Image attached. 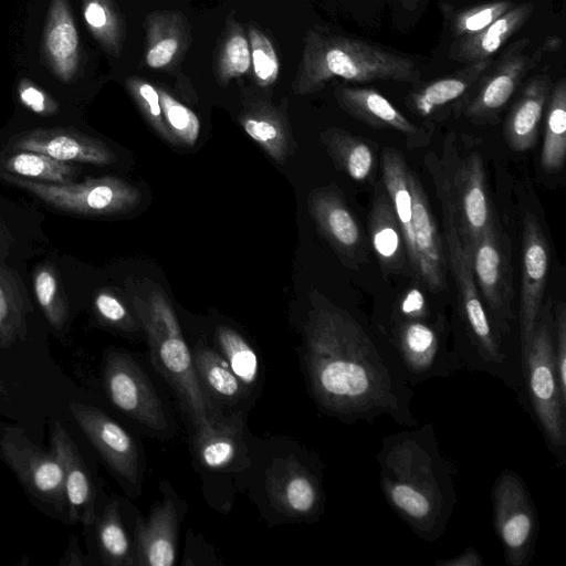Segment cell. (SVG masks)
Wrapping results in <instances>:
<instances>
[{
	"label": "cell",
	"mask_w": 566,
	"mask_h": 566,
	"mask_svg": "<svg viewBox=\"0 0 566 566\" xmlns=\"http://www.w3.org/2000/svg\"><path fill=\"white\" fill-rule=\"evenodd\" d=\"M303 361L311 394L327 416L347 424L389 417L418 426L412 387L387 343L349 310L311 292Z\"/></svg>",
	"instance_id": "obj_1"
},
{
	"label": "cell",
	"mask_w": 566,
	"mask_h": 566,
	"mask_svg": "<svg viewBox=\"0 0 566 566\" xmlns=\"http://www.w3.org/2000/svg\"><path fill=\"white\" fill-rule=\"evenodd\" d=\"M376 459L388 505L420 539L438 541L458 496L455 470L439 448L433 423L384 437Z\"/></svg>",
	"instance_id": "obj_2"
},
{
	"label": "cell",
	"mask_w": 566,
	"mask_h": 566,
	"mask_svg": "<svg viewBox=\"0 0 566 566\" xmlns=\"http://www.w3.org/2000/svg\"><path fill=\"white\" fill-rule=\"evenodd\" d=\"M443 213L448 266L457 286V329L453 352L462 369L488 374L524 398L520 338L502 332L489 315L474 281L469 254L463 250L450 217Z\"/></svg>",
	"instance_id": "obj_3"
},
{
	"label": "cell",
	"mask_w": 566,
	"mask_h": 566,
	"mask_svg": "<svg viewBox=\"0 0 566 566\" xmlns=\"http://www.w3.org/2000/svg\"><path fill=\"white\" fill-rule=\"evenodd\" d=\"M366 83H417V63L374 43L311 29L304 35L302 56L291 88L295 95L319 92L333 78Z\"/></svg>",
	"instance_id": "obj_4"
},
{
	"label": "cell",
	"mask_w": 566,
	"mask_h": 566,
	"mask_svg": "<svg viewBox=\"0 0 566 566\" xmlns=\"http://www.w3.org/2000/svg\"><path fill=\"white\" fill-rule=\"evenodd\" d=\"M139 325L144 328L150 350V360L157 371L175 390L195 431L218 417L203 388L177 316L159 287L138 292L127 287Z\"/></svg>",
	"instance_id": "obj_5"
},
{
	"label": "cell",
	"mask_w": 566,
	"mask_h": 566,
	"mask_svg": "<svg viewBox=\"0 0 566 566\" xmlns=\"http://www.w3.org/2000/svg\"><path fill=\"white\" fill-rule=\"evenodd\" d=\"M424 166L432 178L441 211L453 222L463 250L469 254L495 213L491 207L485 169L476 150H463L454 133L444 139L442 154L429 151Z\"/></svg>",
	"instance_id": "obj_6"
},
{
	"label": "cell",
	"mask_w": 566,
	"mask_h": 566,
	"mask_svg": "<svg viewBox=\"0 0 566 566\" xmlns=\"http://www.w3.org/2000/svg\"><path fill=\"white\" fill-rule=\"evenodd\" d=\"M553 298L544 300L534 332L522 350L524 402L558 465L566 463V399L553 350Z\"/></svg>",
	"instance_id": "obj_7"
},
{
	"label": "cell",
	"mask_w": 566,
	"mask_h": 566,
	"mask_svg": "<svg viewBox=\"0 0 566 566\" xmlns=\"http://www.w3.org/2000/svg\"><path fill=\"white\" fill-rule=\"evenodd\" d=\"M0 454L34 505L51 517L69 522L64 474L51 450L35 444L21 428L6 427Z\"/></svg>",
	"instance_id": "obj_8"
},
{
	"label": "cell",
	"mask_w": 566,
	"mask_h": 566,
	"mask_svg": "<svg viewBox=\"0 0 566 566\" xmlns=\"http://www.w3.org/2000/svg\"><path fill=\"white\" fill-rule=\"evenodd\" d=\"M492 523L507 566H527L535 553L538 517L523 478L504 469L491 489Z\"/></svg>",
	"instance_id": "obj_9"
},
{
	"label": "cell",
	"mask_w": 566,
	"mask_h": 566,
	"mask_svg": "<svg viewBox=\"0 0 566 566\" xmlns=\"http://www.w3.org/2000/svg\"><path fill=\"white\" fill-rule=\"evenodd\" d=\"M471 268L483 304L497 327L513 335L512 244L494 213L470 253Z\"/></svg>",
	"instance_id": "obj_10"
},
{
	"label": "cell",
	"mask_w": 566,
	"mask_h": 566,
	"mask_svg": "<svg viewBox=\"0 0 566 566\" xmlns=\"http://www.w3.org/2000/svg\"><path fill=\"white\" fill-rule=\"evenodd\" d=\"M376 332L392 350L411 387L432 378H448L462 369L447 346L444 319L403 322Z\"/></svg>",
	"instance_id": "obj_11"
},
{
	"label": "cell",
	"mask_w": 566,
	"mask_h": 566,
	"mask_svg": "<svg viewBox=\"0 0 566 566\" xmlns=\"http://www.w3.org/2000/svg\"><path fill=\"white\" fill-rule=\"evenodd\" d=\"M0 177L56 209L76 214L120 213L134 209L140 201L139 190L116 177L87 178L69 184L34 181L7 172H0Z\"/></svg>",
	"instance_id": "obj_12"
},
{
	"label": "cell",
	"mask_w": 566,
	"mask_h": 566,
	"mask_svg": "<svg viewBox=\"0 0 566 566\" xmlns=\"http://www.w3.org/2000/svg\"><path fill=\"white\" fill-rule=\"evenodd\" d=\"M103 381L112 403L134 421L164 433L169 423L163 402L140 365L123 349L103 359Z\"/></svg>",
	"instance_id": "obj_13"
},
{
	"label": "cell",
	"mask_w": 566,
	"mask_h": 566,
	"mask_svg": "<svg viewBox=\"0 0 566 566\" xmlns=\"http://www.w3.org/2000/svg\"><path fill=\"white\" fill-rule=\"evenodd\" d=\"M530 39L524 38L509 45L494 64L478 82L476 91L457 107L470 122L479 125L499 120L503 107L511 99L522 80L543 57L541 49L526 53Z\"/></svg>",
	"instance_id": "obj_14"
},
{
	"label": "cell",
	"mask_w": 566,
	"mask_h": 566,
	"mask_svg": "<svg viewBox=\"0 0 566 566\" xmlns=\"http://www.w3.org/2000/svg\"><path fill=\"white\" fill-rule=\"evenodd\" d=\"M69 409L84 436L107 467L133 490L140 489L143 470L133 437L103 410L80 401Z\"/></svg>",
	"instance_id": "obj_15"
},
{
	"label": "cell",
	"mask_w": 566,
	"mask_h": 566,
	"mask_svg": "<svg viewBox=\"0 0 566 566\" xmlns=\"http://www.w3.org/2000/svg\"><path fill=\"white\" fill-rule=\"evenodd\" d=\"M308 210L346 268L357 269L367 260L366 234L335 184L314 189L308 196Z\"/></svg>",
	"instance_id": "obj_16"
},
{
	"label": "cell",
	"mask_w": 566,
	"mask_h": 566,
	"mask_svg": "<svg viewBox=\"0 0 566 566\" xmlns=\"http://www.w3.org/2000/svg\"><path fill=\"white\" fill-rule=\"evenodd\" d=\"M551 264L549 244L537 218L527 211L522 231V284L518 313L521 349L527 345L545 300Z\"/></svg>",
	"instance_id": "obj_17"
},
{
	"label": "cell",
	"mask_w": 566,
	"mask_h": 566,
	"mask_svg": "<svg viewBox=\"0 0 566 566\" xmlns=\"http://www.w3.org/2000/svg\"><path fill=\"white\" fill-rule=\"evenodd\" d=\"M408 184L412 201V226L417 277L426 290L440 293L447 289L448 260L429 200L417 175L409 168Z\"/></svg>",
	"instance_id": "obj_18"
},
{
	"label": "cell",
	"mask_w": 566,
	"mask_h": 566,
	"mask_svg": "<svg viewBox=\"0 0 566 566\" xmlns=\"http://www.w3.org/2000/svg\"><path fill=\"white\" fill-rule=\"evenodd\" d=\"M334 97L342 109L356 119L376 128L392 129L406 138L409 148L430 143L432 128L412 123L382 94L371 87L338 84Z\"/></svg>",
	"instance_id": "obj_19"
},
{
	"label": "cell",
	"mask_w": 566,
	"mask_h": 566,
	"mask_svg": "<svg viewBox=\"0 0 566 566\" xmlns=\"http://www.w3.org/2000/svg\"><path fill=\"white\" fill-rule=\"evenodd\" d=\"M50 448L63 470L69 522L93 525L97 515L92 475L75 441L56 419L50 423Z\"/></svg>",
	"instance_id": "obj_20"
},
{
	"label": "cell",
	"mask_w": 566,
	"mask_h": 566,
	"mask_svg": "<svg viewBox=\"0 0 566 566\" xmlns=\"http://www.w3.org/2000/svg\"><path fill=\"white\" fill-rule=\"evenodd\" d=\"M12 150L36 151L65 163L111 165L115 153L103 142L75 129H33L15 136Z\"/></svg>",
	"instance_id": "obj_21"
},
{
	"label": "cell",
	"mask_w": 566,
	"mask_h": 566,
	"mask_svg": "<svg viewBox=\"0 0 566 566\" xmlns=\"http://www.w3.org/2000/svg\"><path fill=\"white\" fill-rule=\"evenodd\" d=\"M166 495L153 505L146 520L138 517L134 531L135 565L171 566L176 559L181 504Z\"/></svg>",
	"instance_id": "obj_22"
},
{
	"label": "cell",
	"mask_w": 566,
	"mask_h": 566,
	"mask_svg": "<svg viewBox=\"0 0 566 566\" xmlns=\"http://www.w3.org/2000/svg\"><path fill=\"white\" fill-rule=\"evenodd\" d=\"M369 242L385 274L412 276L407 250L392 203L382 185L377 182L368 214Z\"/></svg>",
	"instance_id": "obj_23"
},
{
	"label": "cell",
	"mask_w": 566,
	"mask_h": 566,
	"mask_svg": "<svg viewBox=\"0 0 566 566\" xmlns=\"http://www.w3.org/2000/svg\"><path fill=\"white\" fill-rule=\"evenodd\" d=\"M493 63L491 57L468 63L451 75L431 81L411 91L406 96V104L412 113L422 118H437L451 104L455 109Z\"/></svg>",
	"instance_id": "obj_24"
},
{
	"label": "cell",
	"mask_w": 566,
	"mask_h": 566,
	"mask_svg": "<svg viewBox=\"0 0 566 566\" xmlns=\"http://www.w3.org/2000/svg\"><path fill=\"white\" fill-rule=\"evenodd\" d=\"M9 234L0 221V348L6 349L28 333L32 306L19 273L9 265Z\"/></svg>",
	"instance_id": "obj_25"
},
{
	"label": "cell",
	"mask_w": 566,
	"mask_h": 566,
	"mask_svg": "<svg viewBox=\"0 0 566 566\" xmlns=\"http://www.w3.org/2000/svg\"><path fill=\"white\" fill-rule=\"evenodd\" d=\"M274 501L295 517L316 518L324 511V492L321 473L292 460L275 472L271 484Z\"/></svg>",
	"instance_id": "obj_26"
},
{
	"label": "cell",
	"mask_w": 566,
	"mask_h": 566,
	"mask_svg": "<svg viewBox=\"0 0 566 566\" xmlns=\"http://www.w3.org/2000/svg\"><path fill=\"white\" fill-rule=\"evenodd\" d=\"M144 28V64L149 69H170L189 46V25L180 11H151L145 18Z\"/></svg>",
	"instance_id": "obj_27"
},
{
	"label": "cell",
	"mask_w": 566,
	"mask_h": 566,
	"mask_svg": "<svg viewBox=\"0 0 566 566\" xmlns=\"http://www.w3.org/2000/svg\"><path fill=\"white\" fill-rule=\"evenodd\" d=\"M551 88L547 72L534 75L524 86L503 127L504 139L512 150L526 151L534 147Z\"/></svg>",
	"instance_id": "obj_28"
},
{
	"label": "cell",
	"mask_w": 566,
	"mask_h": 566,
	"mask_svg": "<svg viewBox=\"0 0 566 566\" xmlns=\"http://www.w3.org/2000/svg\"><path fill=\"white\" fill-rule=\"evenodd\" d=\"M45 59L64 82L73 80L80 65V40L67 0H52L43 35Z\"/></svg>",
	"instance_id": "obj_29"
},
{
	"label": "cell",
	"mask_w": 566,
	"mask_h": 566,
	"mask_svg": "<svg viewBox=\"0 0 566 566\" xmlns=\"http://www.w3.org/2000/svg\"><path fill=\"white\" fill-rule=\"evenodd\" d=\"M244 132L277 164L294 153L295 143L286 115L269 102L247 105L239 115Z\"/></svg>",
	"instance_id": "obj_30"
},
{
	"label": "cell",
	"mask_w": 566,
	"mask_h": 566,
	"mask_svg": "<svg viewBox=\"0 0 566 566\" xmlns=\"http://www.w3.org/2000/svg\"><path fill=\"white\" fill-rule=\"evenodd\" d=\"M533 11L531 2L513 6L480 32L460 38L451 49L450 57L465 64L490 59L525 24Z\"/></svg>",
	"instance_id": "obj_31"
},
{
	"label": "cell",
	"mask_w": 566,
	"mask_h": 566,
	"mask_svg": "<svg viewBox=\"0 0 566 566\" xmlns=\"http://www.w3.org/2000/svg\"><path fill=\"white\" fill-rule=\"evenodd\" d=\"M335 167L353 180L365 184L376 170L377 144L338 127H329L319 134Z\"/></svg>",
	"instance_id": "obj_32"
},
{
	"label": "cell",
	"mask_w": 566,
	"mask_h": 566,
	"mask_svg": "<svg viewBox=\"0 0 566 566\" xmlns=\"http://www.w3.org/2000/svg\"><path fill=\"white\" fill-rule=\"evenodd\" d=\"M195 450L199 462L210 470H226L243 449L241 422L219 416L206 428L195 431Z\"/></svg>",
	"instance_id": "obj_33"
},
{
	"label": "cell",
	"mask_w": 566,
	"mask_h": 566,
	"mask_svg": "<svg viewBox=\"0 0 566 566\" xmlns=\"http://www.w3.org/2000/svg\"><path fill=\"white\" fill-rule=\"evenodd\" d=\"M566 159V82L552 86L546 104L541 167L547 174L559 172Z\"/></svg>",
	"instance_id": "obj_34"
},
{
	"label": "cell",
	"mask_w": 566,
	"mask_h": 566,
	"mask_svg": "<svg viewBox=\"0 0 566 566\" xmlns=\"http://www.w3.org/2000/svg\"><path fill=\"white\" fill-rule=\"evenodd\" d=\"M78 171L80 168L74 164L60 161L36 151L14 150L0 158V172L34 181L69 184Z\"/></svg>",
	"instance_id": "obj_35"
},
{
	"label": "cell",
	"mask_w": 566,
	"mask_h": 566,
	"mask_svg": "<svg viewBox=\"0 0 566 566\" xmlns=\"http://www.w3.org/2000/svg\"><path fill=\"white\" fill-rule=\"evenodd\" d=\"M96 538L102 564L108 566L135 565L134 547L123 525L119 502L112 499L96 517Z\"/></svg>",
	"instance_id": "obj_36"
},
{
	"label": "cell",
	"mask_w": 566,
	"mask_h": 566,
	"mask_svg": "<svg viewBox=\"0 0 566 566\" xmlns=\"http://www.w3.org/2000/svg\"><path fill=\"white\" fill-rule=\"evenodd\" d=\"M250 70L251 52L248 34L237 20L230 18L214 62L216 80L224 86Z\"/></svg>",
	"instance_id": "obj_37"
},
{
	"label": "cell",
	"mask_w": 566,
	"mask_h": 566,
	"mask_svg": "<svg viewBox=\"0 0 566 566\" xmlns=\"http://www.w3.org/2000/svg\"><path fill=\"white\" fill-rule=\"evenodd\" d=\"M193 364L198 377L206 389L214 395L226 398H240L244 385L233 374L226 359L214 349L199 345L192 353Z\"/></svg>",
	"instance_id": "obj_38"
},
{
	"label": "cell",
	"mask_w": 566,
	"mask_h": 566,
	"mask_svg": "<svg viewBox=\"0 0 566 566\" xmlns=\"http://www.w3.org/2000/svg\"><path fill=\"white\" fill-rule=\"evenodd\" d=\"M84 19L93 35L114 56H119L124 41L123 20L112 0H84Z\"/></svg>",
	"instance_id": "obj_39"
},
{
	"label": "cell",
	"mask_w": 566,
	"mask_h": 566,
	"mask_svg": "<svg viewBox=\"0 0 566 566\" xmlns=\"http://www.w3.org/2000/svg\"><path fill=\"white\" fill-rule=\"evenodd\" d=\"M33 289L38 304L49 324L55 329H62L67 321L69 307L55 269L41 264L33 274Z\"/></svg>",
	"instance_id": "obj_40"
},
{
	"label": "cell",
	"mask_w": 566,
	"mask_h": 566,
	"mask_svg": "<svg viewBox=\"0 0 566 566\" xmlns=\"http://www.w3.org/2000/svg\"><path fill=\"white\" fill-rule=\"evenodd\" d=\"M217 339L222 357L244 386H252L259 376V359L251 345L229 326L217 328Z\"/></svg>",
	"instance_id": "obj_41"
},
{
	"label": "cell",
	"mask_w": 566,
	"mask_h": 566,
	"mask_svg": "<svg viewBox=\"0 0 566 566\" xmlns=\"http://www.w3.org/2000/svg\"><path fill=\"white\" fill-rule=\"evenodd\" d=\"M247 34L251 52V67L256 84L268 87L275 83L280 73V61L271 39L254 23Z\"/></svg>",
	"instance_id": "obj_42"
},
{
	"label": "cell",
	"mask_w": 566,
	"mask_h": 566,
	"mask_svg": "<svg viewBox=\"0 0 566 566\" xmlns=\"http://www.w3.org/2000/svg\"><path fill=\"white\" fill-rule=\"evenodd\" d=\"M165 123L177 145L193 146L199 137L198 116L177 101L166 88L157 87Z\"/></svg>",
	"instance_id": "obj_43"
},
{
	"label": "cell",
	"mask_w": 566,
	"mask_h": 566,
	"mask_svg": "<svg viewBox=\"0 0 566 566\" xmlns=\"http://www.w3.org/2000/svg\"><path fill=\"white\" fill-rule=\"evenodd\" d=\"M126 87L156 133L170 144L177 145L176 139L165 123L158 88L139 76L128 77L126 80Z\"/></svg>",
	"instance_id": "obj_44"
},
{
	"label": "cell",
	"mask_w": 566,
	"mask_h": 566,
	"mask_svg": "<svg viewBox=\"0 0 566 566\" xmlns=\"http://www.w3.org/2000/svg\"><path fill=\"white\" fill-rule=\"evenodd\" d=\"M444 319L441 314L432 313L426 294L417 286L405 291L396 300L391 312L382 325L384 329L403 322H434Z\"/></svg>",
	"instance_id": "obj_45"
},
{
	"label": "cell",
	"mask_w": 566,
	"mask_h": 566,
	"mask_svg": "<svg viewBox=\"0 0 566 566\" xmlns=\"http://www.w3.org/2000/svg\"><path fill=\"white\" fill-rule=\"evenodd\" d=\"M513 6L509 0H500L461 11L452 19L453 33L459 39L478 33Z\"/></svg>",
	"instance_id": "obj_46"
},
{
	"label": "cell",
	"mask_w": 566,
	"mask_h": 566,
	"mask_svg": "<svg viewBox=\"0 0 566 566\" xmlns=\"http://www.w3.org/2000/svg\"><path fill=\"white\" fill-rule=\"evenodd\" d=\"M94 310L104 324L123 332L136 328V322L125 304L113 293L102 290L94 298Z\"/></svg>",
	"instance_id": "obj_47"
},
{
	"label": "cell",
	"mask_w": 566,
	"mask_h": 566,
	"mask_svg": "<svg viewBox=\"0 0 566 566\" xmlns=\"http://www.w3.org/2000/svg\"><path fill=\"white\" fill-rule=\"evenodd\" d=\"M553 350L560 391L566 399V305L563 301L553 303Z\"/></svg>",
	"instance_id": "obj_48"
},
{
	"label": "cell",
	"mask_w": 566,
	"mask_h": 566,
	"mask_svg": "<svg viewBox=\"0 0 566 566\" xmlns=\"http://www.w3.org/2000/svg\"><path fill=\"white\" fill-rule=\"evenodd\" d=\"M19 97L21 103L32 112L48 116L57 111V105L44 92L24 81L19 86Z\"/></svg>",
	"instance_id": "obj_49"
},
{
	"label": "cell",
	"mask_w": 566,
	"mask_h": 566,
	"mask_svg": "<svg viewBox=\"0 0 566 566\" xmlns=\"http://www.w3.org/2000/svg\"><path fill=\"white\" fill-rule=\"evenodd\" d=\"M436 566H483L482 555L473 547H467L459 555L440 558L434 562Z\"/></svg>",
	"instance_id": "obj_50"
},
{
	"label": "cell",
	"mask_w": 566,
	"mask_h": 566,
	"mask_svg": "<svg viewBox=\"0 0 566 566\" xmlns=\"http://www.w3.org/2000/svg\"><path fill=\"white\" fill-rule=\"evenodd\" d=\"M86 565L85 556L83 555L77 538L75 535L70 537L69 545L59 562V566H83Z\"/></svg>",
	"instance_id": "obj_51"
},
{
	"label": "cell",
	"mask_w": 566,
	"mask_h": 566,
	"mask_svg": "<svg viewBox=\"0 0 566 566\" xmlns=\"http://www.w3.org/2000/svg\"><path fill=\"white\" fill-rule=\"evenodd\" d=\"M563 45V39L559 35H548L542 45L539 46L541 51L546 53L557 52Z\"/></svg>",
	"instance_id": "obj_52"
},
{
	"label": "cell",
	"mask_w": 566,
	"mask_h": 566,
	"mask_svg": "<svg viewBox=\"0 0 566 566\" xmlns=\"http://www.w3.org/2000/svg\"><path fill=\"white\" fill-rule=\"evenodd\" d=\"M4 391V387L2 385V381L0 380V395Z\"/></svg>",
	"instance_id": "obj_53"
}]
</instances>
